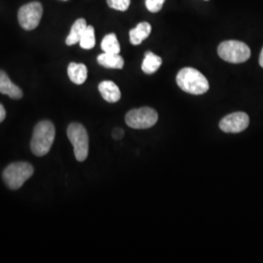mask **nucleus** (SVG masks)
Here are the masks:
<instances>
[{
  "instance_id": "obj_1",
  "label": "nucleus",
  "mask_w": 263,
  "mask_h": 263,
  "mask_svg": "<svg viewBox=\"0 0 263 263\" xmlns=\"http://www.w3.org/2000/svg\"><path fill=\"white\" fill-rule=\"evenodd\" d=\"M55 140V127L53 123L44 120L38 123L34 128L30 141V149L38 156H44L51 149Z\"/></svg>"
},
{
  "instance_id": "obj_2",
  "label": "nucleus",
  "mask_w": 263,
  "mask_h": 263,
  "mask_svg": "<svg viewBox=\"0 0 263 263\" xmlns=\"http://www.w3.org/2000/svg\"><path fill=\"white\" fill-rule=\"evenodd\" d=\"M177 83L182 91L191 95L205 94L210 88L207 78L192 67H184L179 70Z\"/></svg>"
},
{
  "instance_id": "obj_3",
  "label": "nucleus",
  "mask_w": 263,
  "mask_h": 263,
  "mask_svg": "<svg viewBox=\"0 0 263 263\" xmlns=\"http://www.w3.org/2000/svg\"><path fill=\"white\" fill-rule=\"evenodd\" d=\"M218 56L231 64H241L247 62L251 57V49L241 41L227 40L217 48Z\"/></svg>"
},
{
  "instance_id": "obj_4",
  "label": "nucleus",
  "mask_w": 263,
  "mask_h": 263,
  "mask_svg": "<svg viewBox=\"0 0 263 263\" xmlns=\"http://www.w3.org/2000/svg\"><path fill=\"white\" fill-rule=\"evenodd\" d=\"M33 175V168L27 162L12 163L4 170L3 179L8 187L17 190Z\"/></svg>"
},
{
  "instance_id": "obj_5",
  "label": "nucleus",
  "mask_w": 263,
  "mask_h": 263,
  "mask_svg": "<svg viewBox=\"0 0 263 263\" xmlns=\"http://www.w3.org/2000/svg\"><path fill=\"white\" fill-rule=\"evenodd\" d=\"M67 137L73 145L76 160L82 162L87 159L89 153V137L83 125L71 123L67 128Z\"/></svg>"
},
{
  "instance_id": "obj_6",
  "label": "nucleus",
  "mask_w": 263,
  "mask_h": 263,
  "mask_svg": "<svg viewBox=\"0 0 263 263\" xmlns=\"http://www.w3.org/2000/svg\"><path fill=\"white\" fill-rule=\"evenodd\" d=\"M125 121L133 129H148L158 121V113L151 107L132 109L127 113Z\"/></svg>"
},
{
  "instance_id": "obj_7",
  "label": "nucleus",
  "mask_w": 263,
  "mask_h": 263,
  "mask_svg": "<svg viewBox=\"0 0 263 263\" xmlns=\"http://www.w3.org/2000/svg\"><path fill=\"white\" fill-rule=\"evenodd\" d=\"M43 14V7L40 2L33 1L22 6L18 13L20 26L26 30L36 28Z\"/></svg>"
},
{
  "instance_id": "obj_8",
  "label": "nucleus",
  "mask_w": 263,
  "mask_h": 263,
  "mask_svg": "<svg viewBox=\"0 0 263 263\" xmlns=\"http://www.w3.org/2000/svg\"><path fill=\"white\" fill-rule=\"evenodd\" d=\"M249 124L250 118L247 113H231L222 118V120L219 122V128L224 133L236 134L245 131L248 128Z\"/></svg>"
},
{
  "instance_id": "obj_9",
  "label": "nucleus",
  "mask_w": 263,
  "mask_h": 263,
  "mask_svg": "<svg viewBox=\"0 0 263 263\" xmlns=\"http://www.w3.org/2000/svg\"><path fill=\"white\" fill-rule=\"evenodd\" d=\"M0 93L14 100H19L23 97V91L17 85L14 84L10 80L9 76L2 70H0Z\"/></svg>"
},
{
  "instance_id": "obj_10",
  "label": "nucleus",
  "mask_w": 263,
  "mask_h": 263,
  "mask_svg": "<svg viewBox=\"0 0 263 263\" xmlns=\"http://www.w3.org/2000/svg\"><path fill=\"white\" fill-rule=\"evenodd\" d=\"M99 91L102 95V97L104 98V100L111 104L118 102L121 98V92L118 86L109 80L101 82L99 85Z\"/></svg>"
},
{
  "instance_id": "obj_11",
  "label": "nucleus",
  "mask_w": 263,
  "mask_h": 263,
  "mask_svg": "<svg viewBox=\"0 0 263 263\" xmlns=\"http://www.w3.org/2000/svg\"><path fill=\"white\" fill-rule=\"evenodd\" d=\"M67 74L69 79L74 84L81 85L84 83L88 76V69L84 64L70 63L67 67Z\"/></svg>"
},
{
  "instance_id": "obj_12",
  "label": "nucleus",
  "mask_w": 263,
  "mask_h": 263,
  "mask_svg": "<svg viewBox=\"0 0 263 263\" xmlns=\"http://www.w3.org/2000/svg\"><path fill=\"white\" fill-rule=\"evenodd\" d=\"M151 33V24L146 22L140 23L137 27L130 30V41L133 45H140Z\"/></svg>"
},
{
  "instance_id": "obj_13",
  "label": "nucleus",
  "mask_w": 263,
  "mask_h": 263,
  "mask_svg": "<svg viewBox=\"0 0 263 263\" xmlns=\"http://www.w3.org/2000/svg\"><path fill=\"white\" fill-rule=\"evenodd\" d=\"M98 63L106 68L113 69H122L124 66V60L119 54H111V53H103L97 58Z\"/></svg>"
},
{
  "instance_id": "obj_14",
  "label": "nucleus",
  "mask_w": 263,
  "mask_h": 263,
  "mask_svg": "<svg viewBox=\"0 0 263 263\" xmlns=\"http://www.w3.org/2000/svg\"><path fill=\"white\" fill-rule=\"evenodd\" d=\"M86 28H87V23L84 19H78L76 21V23L71 27L68 36L66 37V45L71 46L76 43H79Z\"/></svg>"
},
{
  "instance_id": "obj_15",
  "label": "nucleus",
  "mask_w": 263,
  "mask_h": 263,
  "mask_svg": "<svg viewBox=\"0 0 263 263\" xmlns=\"http://www.w3.org/2000/svg\"><path fill=\"white\" fill-rule=\"evenodd\" d=\"M162 65V59L153 54L152 52H146L141 65V69L146 74H152L159 69Z\"/></svg>"
},
{
  "instance_id": "obj_16",
  "label": "nucleus",
  "mask_w": 263,
  "mask_h": 263,
  "mask_svg": "<svg viewBox=\"0 0 263 263\" xmlns=\"http://www.w3.org/2000/svg\"><path fill=\"white\" fill-rule=\"evenodd\" d=\"M101 47L104 53H111V54H119L121 50L118 39L114 33H109L104 36L101 43Z\"/></svg>"
},
{
  "instance_id": "obj_17",
  "label": "nucleus",
  "mask_w": 263,
  "mask_h": 263,
  "mask_svg": "<svg viewBox=\"0 0 263 263\" xmlns=\"http://www.w3.org/2000/svg\"><path fill=\"white\" fill-rule=\"evenodd\" d=\"M80 47L90 50L96 45V37H95V28L92 26H87L84 33L79 41Z\"/></svg>"
},
{
  "instance_id": "obj_18",
  "label": "nucleus",
  "mask_w": 263,
  "mask_h": 263,
  "mask_svg": "<svg viewBox=\"0 0 263 263\" xmlns=\"http://www.w3.org/2000/svg\"><path fill=\"white\" fill-rule=\"evenodd\" d=\"M106 2L110 8L122 12L127 11L131 4V0H106Z\"/></svg>"
},
{
  "instance_id": "obj_19",
  "label": "nucleus",
  "mask_w": 263,
  "mask_h": 263,
  "mask_svg": "<svg viewBox=\"0 0 263 263\" xmlns=\"http://www.w3.org/2000/svg\"><path fill=\"white\" fill-rule=\"evenodd\" d=\"M165 0H145V6L151 13H157L162 9Z\"/></svg>"
},
{
  "instance_id": "obj_20",
  "label": "nucleus",
  "mask_w": 263,
  "mask_h": 263,
  "mask_svg": "<svg viewBox=\"0 0 263 263\" xmlns=\"http://www.w3.org/2000/svg\"><path fill=\"white\" fill-rule=\"evenodd\" d=\"M112 137L113 139L119 141L124 137V131H123L122 129H120V128H116V129L113 130Z\"/></svg>"
},
{
  "instance_id": "obj_21",
  "label": "nucleus",
  "mask_w": 263,
  "mask_h": 263,
  "mask_svg": "<svg viewBox=\"0 0 263 263\" xmlns=\"http://www.w3.org/2000/svg\"><path fill=\"white\" fill-rule=\"evenodd\" d=\"M5 116H6L5 108H4V106L2 104H0V123L5 119Z\"/></svg>"
},
{
  "instance_id": "obj_22",
  "label": "nucleus",
  "mask_w": 263,
  "mask_h": 263,
  "mask_svg": "<svg viewBox=\"0 0 263 263\" xmlns=\"http://www.w3.org/2000/svg\"><path fill=\"white\" fill-rule=\"evenodd\" d=\"M259 65L261 67H263V48L261 50V53H260V56H259Z\"/></svg>"
},
{
  "instance_id": "obj_23",
  "label": "nucleus",
  "mask_w": 263,
  "mask_h": 263,
  "mask_svg": "<svg viewBox=\"0 0 263 263\" xmlns=\"http://www.w3.org/2000/svg\"><path fill=\"white\" fill-rule=\"evenodd\" d=\"M206 1H208V0H206Z\"/></svg>"
}]
</instances>
